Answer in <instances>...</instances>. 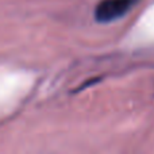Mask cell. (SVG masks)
<instances>
[{"instance_id": "obj_1", "label": "cell", "mask_w": 154, "mask_h": 154, "mask_svg": "<svg viewBox=\"0 0 154 154\" xmlns=\"http://www.w3.org/2000/svg\"><path fill=\"white\" fill-rule=\"evenodd\" d=\"M137 4V0H100L95 8V18L100 23H109L123 18Z\"/></svg>"}]
</instances>
